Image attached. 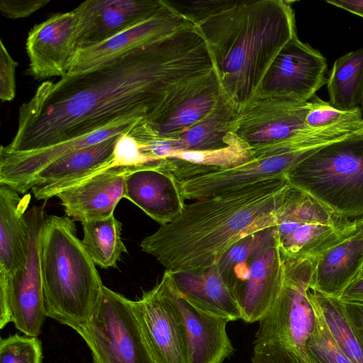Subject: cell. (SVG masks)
<instances>
[{
  "label": "cell",
  "instance_id": "obj_1",
  "mask_svg": "<svg viewBox=\"0 0 363 363\" xmlns=\"http://www.w3.org/2000/svg\"><path fill=\"white\" fill-rule=\"evenodd\" d=\"M214 71L194 26L89 71L45 81L19 110L10 152L50 147L111 125L157 122L182 86Z\"/></svg>",
  "mask_w": 363,
  "mask_h": 363
},
{
  "label": "cell",
  "instance_id": "obj_2",
  "mask_svg": "<svg viewBox=\"0 0 363 363\" xmlns=\"http://www.w3.org/2000/svg\"><path fill=\"white\" fill-rule=\"evenodd\" d=\"M290 184L269 179L186 204L182 213L140 242L172 274L217 265L245 238L274 228Z\"/></svg>",
  "mask_w": 363,
  "mask_h": 363
},
{
  "label": "cell",
  "instance_id": "obj_3",
  "mask_svg": "<svg viewBox=\"0 0 363 363\" xmlns=\"http://www.w3.org/2000/svg\"><path fill=\"white\" fill-rule=\"evenodd\" d=\"M208 47L223 95L239 112L260 89L271 64L296 36L284 0H232L194 26Z\"/></svg>",
  "mask_w": 363,
  "mask_h": 363
},
{
  "label": "cell",
  "instance_id": "obj_4",
  "mask_svg": "<svg viewBox=\"0 0 363 363\" xmlns=\"http://www.w3.org/2000/svg\"><path fill=\"white\" fill-rule=\"evenodd\" d=\"M40 266L47 318L74 330L93 315L104 284L67 216H47L40 243Z\"/></svg>",
  "mask_w": 363,
  "mask_h": 363
},
{
  "label": "cell",
  "instance_id": "obj_5",
  "mask_svg": "<svg viewBox=\"0 0 363 363\" xmlns=\"http://www.w3.org/2000/svg\"><path fill=\"white\" fill-rule=\"evenodd\" d=\"M282 289L267 313L258 322L252 363H314L306 342L313 333L316 313L307 291L314 258L284 259Z\"/></svg>",
  "mask_w": 363,
  "mask_h": 363
},
{
  "label": "cell",
  "instance_id": "obj_6",
  "mask_svg": "<svg viewBox=\"0 0 363 363\" xmlns=\"http://www.w3.org/2000/svg\"><path fill=\"white\" fill-rule=\"evenodd\" d=\"M289 184L347 218L363 216V133L321 147L288 172Z\"/></svg>",
  "mask_w": 363,
  "mask_h": 363
},
{
  "label": "cell",
  "instance_id": "obj_7",
  "mask_svg": "<svg viewBox=\"0 0 363 363\" xmlns=\"http://www.w3.org/2000/svg\"><path fill=\"white\" fill-rule=\"evenodd\" d=\"M275 230L284 259L315 258L354 232L353 220L335 213L306 192L290 185Z\"/></svg>",
  "mask_w": 363,
  "mask_h": 363
},
{
  "label": "cell",
  "instance_id": "obj_8",
  "mask_svg": "<svg viewBox=\"0 0 363 363\" xmlns=\"http://www.w3.org/2000/svg\"><path fill=\"white\" fill-rule=\"evenodd\" d=\"M76 332L93 363H155L142 335L133 301L104 285L91 319Z\"/></svg>",
  "mask_w": 363,
  "mask_h": 363
},
{
  "label": "cell",
  "instance_id": "obj_9",
  "mask_svg": "<svg viewBox=\"0 0 363 363\" xmlns=\"http://www.w3.org/2000/svg\"><path fill=\"white\" fill-rule=\"evenodd\" d=\"M45 203L26 212L30 249L26 264L11 276L0 274V328L13 323L25 335L37 337L47 318L40 266L41 230L47 217Z\"/></svg>",
  "mask_w": 363,
  "mask_h": 363
},
{
  "label": "cell",
  "instance_id": "obj_10",
  "mask_svg": "<svg viewBox=\"0 0 363 363\" xmlns=\"http://www.w3.org/2000/svg\"><path fill=\"white\" fill-rule=\"evenodd\" d=\"M145 345L155 363H191L185 322L167 271L152 289L133 301Z\"/></svg>",
  "mask_w": 363,
  "mask_h": 363
},
{
  "label": "cell",
  "instance_id": "obj_11",
  "mask_svg": "<svg viewBox=\"0 0 363 363\" xmlns=\"http://www.w3.org/2000/svg\"><path fill=\"white\" fill-rule=\"evenodd\" d=\"M310 102L257 94L233 121L232 132L252 150L290 140L311 129L306 125Z\"/></svg>",
  "mask_w": 363,
  "mask_h": 363
},
{
  "label": "cell",
  "instance_id": "obj_12",
  "mask_svg": "<svg viewBox=\"0 0 363 363\" xmlns=\"http://www.w3.org/2000/svg\"><path fill=\"white\" fill-rule=\"evenodd\" d=\"M155 13L99 43L77 48L67 74L85 72L132 51L158 42L192 23L177 13L164 0Z\"/></svg>",
  "mask_w": 363,
  "mask_h": 363
},
{
  "label": "cell",
  "instance_id": "obj_13",
  "mask_svg": "<svg viewBox=\"0 0 363 363\" xmlns=\"http://www.w3.org/2000/svg\"><path fill=\"white\" fill-rule=\"evenodd\" d=\"M327 61L322 54L296 35L271 64L259 94L308 101L327 83Z\"/></svg>",
  "mask_w": 363,
  "mask_h": 363
},
{
  "label": "cell",
  "instance_id": "obj_14",
  "mask_svg": "<svg viewBox=\"0 0 363 363\" xmlns=\"http://www.w3.org/2000/svg\"><path fill=\"white\" fill-rule=\"evenodd\" d=\"M315 150L259 156L240 166L179 181L184 199H200L269 179H286L289 169Z\"/></svg>",
  "mask_w": 363,
  "mask_h": 363
},
{
  "label": "cell",
  "instance_id": "obj_15",
  "mask_svg": "<svg viewBox=\"0 0 363 363\" xmlns=\"http://www.w3.org/2000/svg\"><path fill=\"white\" fill-rule=\"evenodd\" d=\"M78 23L73 11L52 16L29 32L28 74L37 80L63 77L77 47Z\"/></svg>",
  "mask_w": 363,
  "mask_h": 363
},
{
  "label": "cell",
  "instance_id": "obj_16",
  "mask_svg": "<svg viewBox=\"0 0 363 363\" xmlns=\"http://www.w3.org/2000/svg\"><path fill=\"white\" fill-rule=\"evenodd\" d=\"M138 121L111 125L50 147L30 152L0 149V185H7L19 194L28 191L35 175L55 161L82 148L128 133Z\"/></svg>",
  "mask_w": 363,
  "mask_h": 363
},
{
  "label": "cell",
  "instance_id": "obj_17",
  "mask_svg": "<svg viewBox=\"0 0 363 363\" xmlns=\"http://www.w3.org/2000/svg\"><path fill=\"white\" fill-rule=\"evenodd\" d=\"M164 0H87L72 10L77 18V47L102 42L157 12Z\"/></svg>",
  "mask_w": 363,
  "mask_h": 363
},
{
  "label": "cell",
  "instance_id": "obj_18",
  "mask_svg": "<svg viewBox=\"0 0 363 363\" xmlns=\"http://www.w3.org/2000/svg\"><path fill=\"white\" fill-rule=\"evenodd\" d=\"M137 167H111L96 172L59 192L65 215L81 223L114 215L125 196V179Z\"/></svg>",
  "mask_w": 363,
  "mask_h": 363
},
{
  "label": "cell",
  "instance_id": "obj_19",
  "mask_svg": "<svg viewBox=\"0 0 363 363\" xmlns=\"http://www.w3.org/2000/svg\"><path fill=\"white\" fill-rule=\"evenodd\" d=\"M160 225L178 217L186 205L179 181L150 162L135 167L125 179V196Z\"/></svg>",
  "mask_w": 363,
  "mask_h": 363
},
{
  "label": "cell",
  "instance_id": "obj_20",
  "mask_svg": "<svg viewBox=\"0 0 363 363\" xmlns=\"http://www.w3.org/2000/svg\"><path fill=\"white\" fill-rule=\"evenodd\" d=\"M119 135L78 150L51 163L35 175L28 190H32L37 200L46 201L82 179L111 167Z\"/></svg>",
  "mask_w": 363,
  "mask_h": 363
},
{
  "label": "cell",
  "instance_id": "obj_21",
  "mask_svg": "<svg viewBox=\"0 0 363 363\" xmlns=\"http://www.w3.org/2000/svg\"><path fill=\"white\" fill-rule=\"evenodd\" d=\"M285 272V261L274 239L251 259L249 278L235 294L242 320L259 322L267 313L282 289Z\"/></svg>",
  "mask_w": 363,
  "mask_h": 363
},
{
  "label": "cell",
  "instance_id": "obj_22",
  "mask_svg": "<svg viewBox=\"0 0 363 363\" xmlns=\"http://www.w3.org/2000/svg\"><path fill=\"white\" fill-rule=\"evenodd\" d=\"M169 273L174 299L184 319L191 363H224L235 349L228 335V320L208 313L190 303Z\"/></svg>",
  "mask_w": 363,
  "mask_h": 363
},
{
  "label": "cell",
  "instance_id": "obj_23",
  "mask_svg": "<svg viewBox=\"0 0 363 363\" xmlns=\"http://www.w3.org/2000/svg\"><path fill=\"white\" fill-rule=\"evenodd\" d=\"M221 89L215 71L194 91L149 125L138 122L128 133L138 142L176 138L207 116L217 104Z\"/></svg>",
  "mask_w": 363,
  "mask_h": 363
},
{
  "label": "cell",
  "instance_id": "obj_24",
  "mask_svg": "<svg viewBox=\"0 0 363 363\" xmlns=\"http://www.w3.org/2000/svg\"><path fill=\"white\" fill-rule=\"evenodd\" d=\"M362 269L363 236L353 233L315 257L310 289L340 298Z\"/></svg>",
  "mask_w": 363,
  "mask_h": 363
},
{
  "label": "cell",
  "instance_id": "obj_25",
  "mask_svg": "<svg viewBox=\"0 0 363 363\" xmlns=\"http://www.w3.org/2000/svg\"><path fill=\"white\" fill-rule=\"evenodd\" d=\"M7 185H0V274L11 276L26 263L30 233L26 212L30 194L23 197Z\"/></svg>",
  "mask_w": 363,
  "mask_h": 363
},
{
  "label": "cell",
  "instance_id": "obj_26",
  "mask_svg": "<svg viewBox=\"0 0 363 363\" xmlns=\"http://www.w3.org/2000/svg\"><path fill=\"white\" fill-rule=\"evenodd\" d=\"M172 275L180 293L194 306L229 321L242 320L239 306L218 264L203 271Z\"/></svg>",
  "mask_w": 363,
  "mask_h": 363
},
{
  "label": "cell",
  "instance_id": "obj_27",
  "mask_svg": "<svg viewBox=\"0 0 363 363\" xmlns=\"http://www.w3.org/2000/svg\"><path fill=\"white\" fill-rule=\"evenodd\" d=\"M251 147L234 133L227 145L208 150L177 152L159 162L161 169L172 174L178 181L218 170L233 168L253 160Z\"/></svg>",
  "mask_w": 363,
  "mask_h": 363
},
{
  "label": "cell",
  "instance_id": "obj_28",
  "mask_svg": "<svg viewBox=\"0 0 363 363\" xmlns=\"http://www.w3.org/2000/svg\"><path fill=\"white\" fill-rule=\"evenodd\" d=\"M238 114V110L221 92L217 104L207 116L177 137L171 138L175 152L224 147Z\"/></svg>",
  "mask_w": 363,
  "mask_h": 363
},
{
  "label": "cell",
  "instance_id": "obj_29",
  "mask_svg": "<svg viewBox=\"0 0 363 363\" xmlns=\"http://www.w3.org/2000/svg\"><path fill=\"white\" fill-rule=\"evenodd\" d=\"M330 103L342 111L363 106V48L337 58L327 80Z\"/></svg>",
  "mask_w": 363,
  "mask_h": 363
},
{
  "label": "cell",
  "instance_id": "obj_30",
  "mask_svg": "<svg viewBox=\"0 0 363 363\" xmlns=\"http://www.w3.org/2000/svg\"><path fill=\"white\" fill-rule=\"evenodd\" d=\"M82 225V242L94 263L104 269L115 267L122 254L127 252L121 239V223L112 215Z\"/></svg>",
  "mask_w": 363,
  "mask_h": 363
},
{
  "label": "cell",
  "instance_id": "obj_31",
  "mask_svg": "<svg viewBox=\"0 0 363 363\" xmlns=\"http://www.w3.org/2000/svg\"><path fill=\"white\" fill-rule=\"evenodd\" d=\"M307 296L337 345L353 363H363V347L347 318L341 300L310 288Z\"/></svg>",
  "mask_w": 363,
  "mask_h": 363
},
{
  "label": "cell",
  "instance_id": "obj_32",
  "mask_svg": "<svg viewBox=\"0 0 363 363\" xmlns=\"http://www.w3.org/2000/svg\"><path fill=\"white\" fill-rule=\"evenodd\" d=\"M309 102L310 109L306 118V125L309 129L336 128L363 133L361 108L353 111L339 110L316 95Z\"/></svg>",
  "mask_w": 363,
  "mask_h": 363
},
{
  "label": "cell",
  "instance_id": "obj_33",
  "mask_svg": "<svg viewBox=\"0 0 363 363\" xmlns=\"http://www.w3.org/2000/svg\"><path fill=\"white\" fill-rule=\"evenodd\" d=\"M274 228L252 234L238 242L223 256L218 267L227 282L235 266L252 259L274 242Z\"/></svg>",
  "mask_w": 363,
  "mask_h": 363
},
{
  "label": "cell",
  "instance_id": "obj_34",
  "mask_svg": "<svg viewBox=\"0 0 363 363\" xmlns=\"http://www.w3.org/2000/svg\"><path fill=\"white\" fill-rule=\"evenodd\" d=\"M315 313V328L306 342L311 360L314 363H353L337 345L321 317Z\"/></svg>",
  "mask_w": 363,
  "mask_h": 363
},
{
  "label": "cell",
  "instance_id": "obj_35",
  "mask_svg": "<svg viewBox=\"0 0 363 363\" xmlns=\"http://www.w3.org/2000/svg\"><path fill=\"white\" fill-rule=\"evenodd\" d=\"M43 351L37 337L11 335L0 340V363H42Z\"/></svg>",
  "mask_w": 363,
  "mask_h": 363
},
{
  "label": "cell",
  "instance_id": "obj_36",
  "mask_svg": "<svg viewBox=\"0 0 363 363\" xmlns=\"http://www.w3.org/2000/svg\"><path fill=\"white\" fill-rule=\"evenodd\" d=\"M167 2L177 13L196 26L210 16L226 8L232 0L167 1Z\"/></svg>",
  "mask_w": 363,
  "mask_h": 363
},
{
  "label": "cell",
  "instance_id": "obj_37",
  "mask_svg": "<svg viewBox=\"0 0 363 363\" xmlns=\"http://www.w3.org/2000/svg\"><path fill=\"white\" fill-rule=\"evenodd\" d=\"M150 163L138 142L128 132L119 135L113 151L111 167H139Z\"/></svg>",
  "mask_w": 363,
  "mask_h": 363
},
{
  "label": "cell",
  "instance_id": "obj_38",
  "mask_svg": "<svg viewBox=\"0 0 363 363\" xmlns=\"http://www.w3.org/2000/svg\"><path fill=\"white\" fill-rule=\"evenodd\" d=\"M18 62L9 53L0 40V99L11 101L16 96V69Z\"/></svg>",
  "mask_w": 363,
  "mask_h": 363
},
{
  "label": "cell",
  "instance_id": "obj_39",
  "mask_svg": "<svg viewBox=\"0 0 363 363\" xmlns=\"http://www.w3.org/2000/svg\"><path fill=\"white\" fill-rule=\"evenodd\" d=\"M50 0H1L0 11L3 16L11 19L27 17L44 7Z\"/></svg>",
  "mask_w": 363,
  "mask_h": 363
},
{
  "label": "cell",
  "instance_id": "obj_40",
  "mask_svg": "<svg viewBox=\"0 0 363 363\" xmlns=\"http://www.w3.org/2000/svg\"><path fill=\"white\" fill-rule=\"evenodd\" d=\"M341 301L347 318L363 347V303Z\"/></svg>",
  "mask_w": 363,
  "mask_h": 363
},
{
  "label": "cell",
  "instance_id": "obj_41",
  "mask_svg": "<svg viewBox=\"0 0 363 363\" xmlns=\"http://www.w3.org/2000/svg\"><path fill=\"white\" fill-rule=\"evenodd\" d=\"M340 299L342 301L363 303V275L345 289Z\"/></svg>",
  "mask_w": 363,
  "mask_h": 363
},
{
  "label": "cell",
  "instance_id": "obj_42",
  "mask_svg": "<svg viewBox=\"0 0 363 363\" xmlns=\"http://www.w3.org/2000/svg\"><path fill=\"white\" fill-rule=\"evenodd\" d=\"M326 2L363 18V0H328Z\"/></svg>",
  "mask_w": 363,
  "mask_h": 363
},
{
  "label": "cell",
  "instance_id": "obj_43",
  "mask_svg": "<svg viewBox=\"0 0 363 363\" xmlns=\"http://www.w3.org/2000/svg\"><path fill=\"white\" fill-rule=\"evenodd\" d=\"M354 232L357 235L363 236V216L353 220Z\"/></svg>",
  "mask_w": 363,
  "mask_h": 363
},
{
  "label": "cell",
  "instance_id": "obj_44",
  "mask_svg": "<svg viewBox=\"0 0 363 363\" xmlns=\"http://www.w3.org/2000/svg\"><path fill=\"white\" fill-rule=\"evenodd\" d=\"M363 275V269H362V273H361V276Z\"/></svg>",
  "mask_w": 363,
  "mask_h": 363
},
{
  "label": "cell",
  "instance_id": "obj_45",
  "mask_svg": "<svg viewBox=\"0 0 363 363\" xmlns=\"http://www.w3.org/2000/svg\"><path fill=\"white\" fill-rule=\"evenodd\" d=\"M362 111H363V106H362Z\"/></svg>",
  "mask_w": 363,
  "mask_h": 363
}]
</instances>
